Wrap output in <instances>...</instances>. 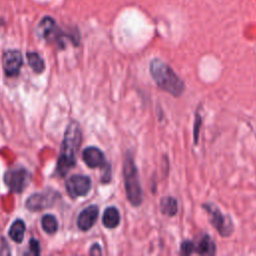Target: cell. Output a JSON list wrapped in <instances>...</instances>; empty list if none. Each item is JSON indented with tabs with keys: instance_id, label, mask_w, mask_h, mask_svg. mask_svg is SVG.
<instances>
[{
	"instance_id": "1",
	"label": "cell",
	"mask_w": 256,
	"mask_h": 256,
	"mask_svg": "<svg viewBox=\"0 0 256 256\" xmlns=\"http://www.w3.org/2000/svg\"><path fill=\"white\" fill-rule=\"evenodd\" d=\"M81 143V130L76 121L70 122L64 134L61 154L57 163V172L65 176L76 163V154Z\"/></svg>"
},
{
	"instance_id": "2",
	"label": "cell",
	"mask_w": 256,
	"mask_h": 256,
	"mask_svg": "<svg viewBox=\"0 0 256 256\" xmlns=\"http://www.w3.org/2000/svg\"><path fill=\"white\" fill-rule=\"evenodd\" d=\"M149 70L156 84L164 91L179 97L184 91V83L175 71L165 62L158 58H154L149 65Z\"/></svg>"
},
{
	"instance_id": "3",
	"label": "cell",
	"mask_w": 256,
	"mask_h": 256,
	"mask_svg": "<svg viewBox=\"0 0 256 256\" xmlns=\"http://www.w3.org/2000/svg\"><path fill=\"white\" fill-rule=\"evenodd\" d=\"M123 178L125 192L131 205L137 207L142 203L143 192L140 184L138 169L135 165L132 154L128 151L125 154L123 162Z\"/></svg>"
},
{
	"instance_id": "4",
	"label": "cell",
	"mask_w": 256,
	"mask_h": 256,
	"mask_svg": "<svg viewBox=\"0 0 256 256\" xmlns=\"http://www.w3.org/2000/svg\"><path fill=\"white\" fill-rule=\"evenodd\" d=\"M203 208L208 212L211 224L218 231V233L224 237H227L232 234L234 226L232 220L229 216L224 215L217 206L212 203L203 204Z\"/></svg>"
},
{
	"instance_id": "5",
	"label": "cell",
	"mask_w": 256,
	"mask_h": 256,
	"mask_svg": "<svg viewBox=\"0 0 256 256\" xmlns=\"http://www.w3.org/2000/svg\"><path fill=\"white\" fill-rule=\"evenodd\" d=\"M31 180L30 173L24 168H13L4 175V182L13 193H21Z\"/></svg>"
},
{
	"instance_id": "6",
	"label": "cell",
	"mask_w": 256,
	"mask_h": 256,
	"mask_svg": "<svg viewBox=\"0 0 256 256\" xmlns=\"http://www.w3.org/2000/svg\"><path fill=\"white\" fill-rule=\"evenodd\" d=\"M66 189L72 198L85 196L91 189V179L85 175L71 176L66 182Z\"/></svg>"
},
{
	"instance_id": "7",
	"label": "cell",
	"mask_w": 256,
	"mask_h": 256,
	"mask_svg": "<svg viewBox=\"0 0 256 256\" xmlns=\"http://www.w3.org/2000/svg\"><path fill=\"white\" fill-rule=\"evenodd\" d=\"M58 195L57 192H43V193H36L30 196L27 199L26 206L30 211H39L43 210L47 207H50L56 201V196Z\"/></svg>"
},
{
	"instance_id": "8",
	"label": "cell",
	"mask_w": 256,
	"mask_h": 256,
	"mask_svg": "<svg viewBox=\"0 0 256 256\" xmlns=\"http://www.w3.org/2000/svg\"><path fill=\"white\" fill-rule=\"evenodd\" d=\"M3 69L7 76H15L19 73L23 64L22 55L18 50H8L3 55Z\"/></svg>"
},
{
	"instance_id": "9",
	"label": "cell",
	"mask_w": 256,
	"mask_h": 256,
	"mask_svg": "<svg viewBox=\"0 0 256 256\" xmlns=\"http://www.w3.org/2000/svg\"><path fill=\"white\" fill-rule=\"evenodd\" d=\"M82 158L87 166L91 168L96 167H106L109 164L106 162L103 152L94 146H90L84 149L82 153Z\"/></svg>"
},
{
	"instance_id": "10",
	"label": "cell",
	"mask_w": 256,
	"mask_h": 256,
	"mask_svg": "<svg viewBox=\"0 0 256 256\" xmlns=\"http://www.w3.org/2000/svg\"><path fill=\"white\" fill-rule=\"evenodd\" d=\"M98 213L99 210L96 205L88 206L87 208L82 210L77 219L78 227L83 231L89 230L95 224L98 218Z\"/></svg>"
},
{
	"instance_id": "11",
	"label": "cell",
	"mask_w": 256,
	"mask_h": 256,
	"mask_svg": "<svg viewBox=\"0 0 256 256\" xmlns=\"http://www.w3.org/2000/svg\"><path fill=\"white\" fill-rule=\"evenodd\" d=\"M102 223L106 228H115L120 223V213L116 207H108L102 216Z\"/></svg>"
},
{
	"instance_id": "12",
	"label": "cell",
	"mask_w": 256,
	"mask_h": 256,
	"mask_svg": "<svg viewBox=\"0 0 256 256\" xmlns=\"http://www.w3.org/2000/svg\"><path fill=\"white\" fill-rule=\"evenodd\" d=\"M194 251L200 255H214L216 252V247L210 236L204 235L198 242Z\"/></svg>"
},
{
	"instance_id": "13",
	"label": "cell",
	"mask_w": 256,
	"mask_h": 256,
	"mask_svg": "<svg viewBox=\"0 0 256 256\" xmlns=\"http://www.w3.org/2000/svg\"><path fill=\"white\" fill-rule=\"evenodd\" d=\"M37 30H38L39 36L49 39L56 31V24L54 19H52L51 17L43 18L39 23Z\"/></svg>"
},
{
	"instance_id": "14",
	"label": "cell",
	"mask_w": 256,
	"mask_h": 256,
	"mask_svg": "<svg viewBox=\"0 0 256 256\" xmlns=\"http://www.w3.org/2000/svg\"><path fill=\"white\" fill-rule=\"evenodd\" d=\"M160 210L167 216H174L178 211V203L174 197L166 196L160 200Z\"/></svg>"
},
{
	"instance_id": "15",
	"label": "cell",
	"mask_w": 256,
	"mask_h": 256,
	"mask_svg": "<svg viewBox=\"0 0 256 256\" xmlns=\"http://www.w3.org/2000/svg\"><path fill=\"white\" fill-rule=\"evenodd\" d=\"M24 232H25L24 222L20 219H17L13 222V224L9 229V236L13 241L17 243H21L24 237Z\"/></svg>"
},
{
	"instance_id": "16",
	"label": "cell",
	"mask_w": 256,
	"mask_h": 256,
	"mask_svg": "<svg viewBox=\"0 0 256 256\" xmlns=\"http://www.w3.org/2000/svg\"><path fill=\"white\" fill-rule=\"evenodd\" d=\"M27 60H28V64L30 65V67L36 72V73H41L44 68V61L43 59L40 57V55L36 52H28L27 53Z\"/></svg>"
},
{
	"instance_id": "17",
	"label": "cell",
	"mask_w": 256,
	"mask_h": 256,
	"mask_svg": "<svg viewBox=\"0 0 256 256\" xmlns=\"http://www.w3.org/2000/svg\"><path fill=\"white\" fill-rule=\"evenodd\" d=\"M41 225H42V228L43 230L48 233V234H53L57 231L58 229V224H57V220L56 218L51 215V214H47V215H44L42 217V220H41Z\"/></svg>"
},
{
	"instance_id": "18",
	"label": "cell",
	"mask_w": 256,
	"mask_h": 256,
	"mask_svg": "<svg viewBox=\"0 0 256 256\" xmlns=\"http://www.w3.org/2000/svg\"><path fill=\"white\" fill-rule=\"evenodd\" d=\"M194 250H195V245L193 242L189 240L182 242L181 248H180V253L182 255H190Z\"/></svg>"
},
{
	"instance_id": "19",
	"label": "cell",
	"mask_w": 256,
	"mask_h": 256,
	"mask_svg": "<svg viewBox=\"0 0 256 256\" xmlns=\"http://www.w3.org/2000/svg\"><path fill=\"white\" fill-rule=\"evenodd\" d=\"M29 249L30 253L33 255H39L40 254V245L39 242L36 239H31L29 242Z\"/></svg>"
},
{
	"instance_id": "20",
	"label": "cell",
	"mask_w": 256,
	"mask_h": 256,
	"mask_svg": "<svg viewBox=\"0 0 256 256\" xmlns=\"http://www.w3.org/2000/svg\"><path fill=\"white\" fill-rule=\"evenodd\" d=\"M90 254L94 255V254H97V255H100L101 254V248L98 244H94L91 249H90Z\"/></svg>"
}]
</instances>
